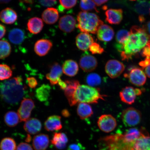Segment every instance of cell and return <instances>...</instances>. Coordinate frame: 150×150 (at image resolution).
I'll return each mask as SVG.
<instances>
[{
	"mask_svg": "<svg viewBox=\"0 0 150 150\" xmlns=\"http://www.w3.org/2000/svg\"><path fill=\"white\" fill-rule=\"evenodd\" d=\"M34 0H20L23 2L27 3H32L33 2Z\"/></svg>",
	"mask_w": 150,
	"mask_h": 150,
	"instance_id": "cell-54",
	"label": "cell"
},
{
	"mask_svg": "<svg viewBox=\"0 0 150 150\" xmlns=\"http://www.w3.org/2000/svg\"><path fill=\"white\" fill-rule=\"evenodd\" d=\"M89 49L93 54H101L104 52V48L97 42H93L90 46Z\"/></svg>",
	"mask_w": 150,
	"mask_h": 150,
	"instance_id": "cell-40",
	"label": "cell"
},
{
	"mask_svg": "<svg viewBox=\"0 0 150 150\" xmlns=\"http://www.w3.org/2000/svg\"><path fill=\"white\" fill-rule=\"evenodd\" d=\"M122 119L127 126L132 127L139 124L142 120V113L134 108H129L124 110L122 114Z\"/></svg>",
	"mask_w": 150,
	"mask_h": 150,
	"instance_id": "cell-6",
	"label": "cell"
},
{
	"mask_svg": "<svg viewBox=\"0 0 150 150\" xmlns=\"http://www.w3.org/2000/svg\"><path fill=\"white\" fill-rule=\"evenodd\" d=\"M127 76L131 83L135 86H143L146 81L145 74L142 69L139 68L131 69Z\"/></svg>",
	"mask_w": 150,
	"mask_h": 150,
	"instance_id": "cell-10",
	"label": "cell"
},
{
	"mask_svg": "<svg viewBox=\"0 0 150 150\" xmlns=\"http://www.w3.org/2000/svg\"><path fill=\"white\" fill-rule=\"evenodd\" d=\"M62 114L65 117H68L70 116V112L68 110L66 109L64 110L62 112Z\"/></svg>",
	"mask_w": 150,
	"mask_h": 150,
	"instance_id": "cell-51",
	"label": "cell"
},
{
	"mask_svg": "<svg viewBox=\"0 0 150 150\" xmlns=\"http://www.w3.org/2000/svg\"><path fill=\"white\" fill-rule=\"evenodd\" d=\"M137 96L135 88L130 86L124 88L120 93L122 102L129 105L134 102Z\"/></svg>",
	"mask_w": 150,
	"mask_h": 150,
	"instance_id": "cell-20",
	"label": "cell"
},
{
	"mask_svg": "<svg viewBox=\"0 0 150 150\" xmlns=\"http://www.w3.org/2000/svg\"><path fill=\"white\" fill-rule=\"evenodd\" d=\"M4 121L6 124L10 127L16 126L21 121L18 113L13 111L8 112L5 114Z\"/></svg>",
	"mask_w": 150,
	"mask_h": 150,
	"instance_id": "cell-32",
	"label": "cell"
},
{
	"mask_svg": "<svg viewBox=\"0 0 150 150\" xmlns=\"http://www.w3.org/2000/svg\"><path fill=\"white\" fill-rule=\"evenodd\" d=\"M86 81L88 86L93 87L100 84L102 80L98 74L96 73H91L86 77Z\"/></svg>",
	"mask_w": 150,
	"mask_h": 150,
	"instance_id": "cell-38",
	"label": "cell"
},
{
	"mask_svg": "<svg viewBox=\"0 0 150 150\" xmlns=\"http://www.w3.org/2000/svg\"><path fill=\"white\" fill-rule=\"evenodd\" d=\"M97 124L101 130L106 133L113 131L117 126V121L113 116L110 114H104L99 117Z\"/></svg>",
	"mask_w": 150,
	"mask_h": 150,
	"instance_id": "cell-8",
	"label": "cell"
},
{
	"mask_svg": "<svg viewBox=\"0 0 150 150\" xmlns=\"http://www.w3.org/2000/svg\"><path fill=\"white\" fill-rule=\"evenodd\" d=\"M97 33L99 40L104 42H110L114 35L113 29L110 26L104 24L99 27Z\"/></svg>",
	"mask_w": 150,
	"mask_h": 150,
	"instance_id": "cell-17",
	"label": "cell"
},
{
	"mask_svg": "<svg viewBox=\"0 0 150 150\" xmlns=\"http://www.w3.org/2000/svg\"><path fill=\"white\" fill-rule=\"evenodd\" d=\"M143 28L150 40V21L145 23L143 26Z\"/></svg>",
	"mask_w": 150,
	"mask_h": 150,
	"instance_id": "cell-46",
	"label": "cell"
},
{
	"mask_svg": "<svg viewBox=\"0 0 150 150\" xmlns=\"http://www.w3.org/2000/svg\"><path fill=\"white\" fill-rule=\"evenodd\" d=\"M50 72L46 74V78L52 85L57 84L62 75V67L59 63H54L50 66Z\"/></svg>",
	"mask_w": 150,
	"mask_h": 150,
	"instance_id": "cell-12",
	"label": "cell"
},
{
	"mask_svg": "<svg viewBox=\"0 0 150 150\" xmlns=\"http://www.w3.org/2000/svg\"><path fill=\"white\" fill-rule=\"evenodd\" d=\"M49 144V137L46 134H38L33 139V146L35 150H46Z\"/></svg>",
	"mask_w": 150,
	"mask_h": 150,
	"instance_id": "cell-21",
	"label": "cell"
},
{
	"mask_svg": "<svg viewBox=\"0 0 150 150\" xmlns=\"http://www.w3.org/2000/svg\"><path fill=\"white\" fill-rule=\"evenodd\" d=\"M57 84L62 89L64 90V91L67 87V84L66 82L65 81H63L61 79L59 80Z\"/></svg>",
	"mask_w": 150,
	"mask_h": 150,
	"instance_id": "cell-49",
	"label": "cell"
},
{
	"mask_svg": "<svg viewBox=\"0 0 150 150\" xmlns=\"http://www.w3.org/2000/svg\"></svg>",
	"mask_w": 150,
	"mask_h": 150,
	"instance_id": "cell-57",
	"label": "cell"
},
{
	"mask_svg": "<svg viewBox=\"0 0 150 150\" xmlns=\"http://www.w3.org/2000/svg\"><path fill=\"white\" fill-rule=\"evenodd\" d=\"M27 80L28 86L31 88H35L38 84L36 79L33 77H28Z\"/></svg>",
	"mask_w": 150,
	"mask_h": 150,
	"instance_id": "cell-41",
	"label": "cell"
},
{
	"mask_svg": "<svg viewBox=\"0 0 150 150\" xmlns=\"http://www.w3.org/2000/svg\"><path fill=\"white\" fill-rule=\"evenodd\" d=\"M69 150H82V147L79 144H73L69 145L68 147Z\"/></svg>",
	"mask_w": 150,
	"mask_h": 150,
	"instance_id": "cell-45",
	"label": "cell"
},
{
	"mask_svg": "<svg viewBox=\"0 0 150 150\" xmlns=\"http://www.w3.org/2000/svg\"><path fill=\"white\" fill-rule=\"evenodd\" d=\"M17 19L18 15L16 11L9 7L3 9L0 13V20L6 24L14 23Z\"/></svg>",
	"mask_w": 150,
	"mask_h": 150,
	"instance_id": "cell-23",
	"label": "cell"
},
{
	"mask_svg": "<svg viewBox=\"0 0 150 150\" xmlns=\"http://www.w3.org/2000/svg\"><path fill=\"white\" fill-rule=\"evenodd\" d=\"M24 129L28 134L34 135L38 134L42 129V124L39 120L35 118H30L26 121Z\"/></svg>",
	"mask_w": 150,
	"mask_h": 150,
	"instance_id": "cell-19",
	"label": "cell"
},
{
	"mask_svg": "<svg viewBox=\"0 0 150 150\" xmlns=\"http://www.w3.org/2000/svg\"><path fill=\"white\" fill-rule=\"evenodd\" d=\"M25 34L23 30L18 28H14L9 33L8 38L10 42L15 45H19L25 39Z\"/></svg>",
	"mask_w": 150,
	"mask_h": 150,
	"instance_id": "cell-28",
	"label": "cell"
},
{
	"mask_svg": "<svg viewBox=\"0 0 150 150\" xmlns=\"http://www.w3.org/2000/svg\"><path fill=\"white\" fill-rule=\"evenodd\" d=\"M142 55L144 57L150 59V40L142 50Z\"/></svg>",
	"mask_w": 150,
	"mask_h": 150,
	"instance_id": "cell-42",
	"label": "cell"
},
{
	"mask_svg": "<svg viewBox=\"0 0 150 150\" xmlns=\"http://www.w3.org/2000/svg\"><path fill=\"white\" fill-rule=\"evenodd\" d=\"M106 144L109 150H150V136L142 128V135L134 142L123 143L114 135L108 137Z\"/></svg>",
	"mask_w": 150,
	"mask_h": 150,
	"instance_id": "cell-3",
	"label": "cell"
},
{
	"mask_svg": "<svg viewBox=\"0 0 150 150\" xmlns=\"http://www.w3.org/2000/svg\"><path fill=\"white\" fill-rule=\"evenodd\" d=\"M16 150H33L30 144L25 142H22L18 146Z\"/></svg>",
	"mask_w": 150,
	"mask_h": 150,
	"instance_id": "cell-44",
	"label": "cell"
},
{
	"mask_svg": "<svg viewBox=\"0 0 150 150\" xmlns=\"http://www.w3.org/2000/svg\"><path fill=\"white\" fill-rule=\"evenodd\" d=\"M93 1L97 6H99L104 4L109 0H93Z\"/></svg>",
	"mask_w": 150,
	"mask_h": 150,
	"instance_id": "cell-50",
	"label": "cell"
},
{
	"mask_svg": "<svg viewBox=\"0 0 150 150\" xmlns=\"http://www.w3.org/2000/svg\"><path fill=\"white\" fill-rule=\"evenodd\" d=\"M51 143L58 149L63 150L66 147L68 139L64 133H55L51 140Z\"/></svg>",
	"mask_w": 150,
	"mask_h": 150,
	"instance_id": "cell-25",
	"label": "cell"
},
{
	"mask_svg": "<svg viewBox=\"0 0 150 150\" xmlns=\"http://www.w3.org/2000/svg\"><path fill=\"white\" fill-rule=\"evenodd\" d=\"M6 28L5 26L0 24V39L3 38L6 33Z\"/></svg>",
	"mask_w": 150,
	"mask_h": 150,
	"instance_id": "cell-48",
	"label": "cell"
},
{
	"mask_svg": "<svg viewBox=\"0 0 150 150\" xmlns=\"http://www.w3.org/2000/svg\"><path fill=\"white\" fill-rule=\"evenodd\" d=\"M74 99L76 104L77 103L95 104L98 103L100 99L104 100L103 96L101 94L98 89L80 84L76 90Z\"/></svg>",
	"mask_w": 150,
	"mask_h": 150,
	"instance_id": "cell-5",
	"label": "cell"
},
{
	"mask_svg": "<svg viewBox=\"0 0 150 150\" xmlns=\"http://www.w3.org/2000/svg\"><path fill=\"white\" fill-rule=\"evenodd\" d=\"M16 143L12 138H3L0 142V150H16Z\"/></svg>",
	"mask_w": 150,
	"mask_h": 150,
	"instance_id": "cell-35",
	"label": "cell"
},
{
	"mask_svg": "<svg viewBox=\"0 0 150 150\" xmlns=\"http://www.w3.org/2000/svg\"><path fill=\"white\" fill-rule=\"evenodd\" d=\"M77 112L79 117L82 120L86 119L91 117L93 114L91 107L85 103H79L77 108Z\"/></svg>",
	"mask_w": 150,
	"mask_h": 150,
	"instance_id": "cell-29",
	"label": "cell"
},
{
	"mask_svg": "<svg viewBox=\"0 0 150 150\" xmlns=\"http://www.w3.org/2000/svg\"><path fill=\"white\" fill-rule=\"evenodd\" d=\"M81 68L86 72H91L96 68L98 65L97 60L93 56L88 54H84L79 61Z\"/></svg>",
	"mask_w": 150,
	"mask_h": 150,
	"instance_id": "cell-11",
	"label": "cell"
},
{
	"mask_svg": "<svg viewBox=\"0 0 150 150\" xmlns=\"http://www.w3.org/2000/svg\"><path fill=\"white\" fill-rule=\"evenodd\" d=\"M106 20L112 24H119L122 21L123 17V12L121 9H110L105 12Z\"/></svg>",
	"mask_w": 150,
	"mask_h": 150,
	"instance_id": "cell-18",
	"label": "cell"
},
{
	"mask_svg": "<svg viewBox=\"0 0 150 150\" xmlns=\"http://www.w3.org/2000/svg\"><path fill=\"white\" fill-rule=\"evenodd\" d=\"M136 94L137 96L140 95L142 94L141 90L138 88H135Z\"/></svg>",
	"mask_w": 150,
	"mask_h": 150,
	"instance_id": "cell-53",
	"label": "cell"
},
{
	"mask_svg": "<svg viewBox=\"0 0 150 150\" xmlns=\"http://www.w3.org/2000/svg\"></svg>",
	"mask_w": 150,
	"mask_h": 150,
	"instance_id": "cell-58",
	"label": "cell"
},
{
	"mask_svg": "<svg viewBox=\"0 0 150 150\" xmlns=\"http://www.w3.org/2000/svg\"><path fill=\"white\" fill-rule=\"evenodd\" d=\"M65 82L67 86L64 91L65 95L70 105L74 106L76 105L74 99V95L77 88L80 85L79 82L76 80H66Z\"/></svg>",
	"mask_w": 150,
	"mask_h": 150,
	"instance_id": "cell-15",
	"label": "cell"
},
{
	"mask_svg": "<svg viewBox=\"0 0 150 150\" xmlns=\"http://www.w3.org/2000/svg\"><path fill=\"white\" fill-rule=\"evenodd\" d=\"M35 107V102L32 99L30 98L23 99L18 110V113L21 121L25 122L30 119L31 112Z\"/></svg>",
	"mask_w": 150,
	"mask_h": 150,
	"instance_id": "cell-9",
	"label": "cell"
},
{
	"mask_svg": "<svg viewBox=\"0 0 150 150\" xmlns=\"http://www.w3.org/2000/svg\"><path fill=\"white\" fill-rule=\"evenodd\" d=\"M139 64L142 68L147 67L150 64V59L145 58V59L140 62Z\"/></svg>",
	"mask_w": 150,
	"mask_h": 150,
	"instance_id": "cell-47",
	"label": "cell"
},
{
	"mask_svg": "<svg viewBox=\"0 0 150 150\" xmlns=\"http://www.w3.org/2000/svg\"><path fill=\"white\" fill-rule=\"evenodd\" d=\"M80 7L82 11L86 12L95 11L99 12L93 0H80Z\"/></svg>",
	"mask_w": 150,
	"mask_h": 150,
	"instance_id": "cell-37",
	"label": "cell"
},
{
	"mask_svg": "<svg viewBox=\"0 0 150 150\" xmlns=\"http://www.w3.org/2000/svg\"><path fill=\"white\" fill-rule=\"evenodd\" d=\"M125 69V65L117 60L110 59L106 63L105 67L106 73L110 78L118 77Z\"/></svg>",
	"mask_w": 150,
	"mask_h": 150,
	"instance_id": "cell-7",
	"label": "cell"
},
{
	"mask_svg": "<svg viewBox=\"0 0 150 150\" xmlns=\"http://www.w3.org/2000/svg\"><path fill=\"white\" fill-rule=\"evenodd\" d=\"M62 67L64 74L71 77L76 76L78 74L79 69L78 63L72 59L66 61Z\"/></svg>",
	"mask_w": 150,
	"mask_h": 150,
	"instance_id": "cell-27",
	"label": "cell"
},
{
	"mask_svg": "<svg viewBox=\"0 0 150 150\" xmlns=\"http://www.w3.org/2000/svg\"><path fill=\"white\" fill-rule=\"evenodd\" d=\"M51 87L47 84H43L35 91V96L41 102L47 100L50 95Z\"/></svg>",
	"mask_w": 150,
	"mask_h": 150,
	"instance_id": "cell-30",
	"label": "cell"
},
{
	"mask_svg": "<svg viewBox=\"0 0 150 150\" xmlns=\"http://www.w3.org/2000/svg\"><path fill=\"white\" fill-rule=\"evenodd\" d=\"M145 72L148 77L150 78V64L146 67Z\"/></svg>",
	"mask_w": 150,
	"mask_h": 150,
	"instance_id": "cell-52",
	"label": "cell"
},
{
	"mask_svg": "<svg viewBox=\"0 0 150 150\" xmlns=\"http://www.w3.org/2000/svg\"><path fill=\"white\" fill-rule=\"evenodd\" d=\"M25 87L20 76L7 80L0 84V96L5 102L15 104L19 102L25 93Z\"/></svg>",
	"mask_w": 150,
	"mask_h": 150,
	"instance_id": "cell-2",
	"label": "cell"
},
{
	"mask_svg": "<svg viewBox=\"0 0 150 150\" xmlns=\"http://www.w3.org/2000/svg\"><path fill=\"white\" fill-rule=\"evenodd\" d=\"M135 11L140 16H143L149 14L150 10V1L147 0H140L134 6Z\"/></svg>",
	"mask_w": 150,
	"mask_h": 150,
	"instance_id": "cell-31",
	"label": "cell"
},
{
	"mask_svg": "<svg viewBox=\"0 0 150 150\" xmlns=\"http://www.w3.org/2000/svg\"><path fill=\"white\" fill-rule=\"evenodd\" d=\"M62 7L64 9H70L76 4L77 0H59Z\"/></svg>",
	"mask_w": 150,
	"mask_h": 150,
	"instance_id": "cell-39",
	"label": "cell"
},
{
	"mask_svg": "<svg viewBox=\"0 0 150 150\" xmlns=\"http://www.w3.org/2000/svg\"><path fill=\"white\" fill-rule=\"evenodd\" d=\"M76 27L82 33L96 34L98 28L104 24L97 15L86 11L80 12L78 15Z\"/></svg>",
	"mask_w": 150,
	"mask_h": 150,
	"instance_id": "cell-4",
	"label": "cell"
},
{
	"mask_svg": "<svg viewBox=\"0 0 150 150\" xmlns=\"http://www.w3.org/2000/svg\"><path fill=\"white\" fill-rule=\"evenodd\" d=\"M149 39L143 28L138 26L131 27L130 35L123 44L121 51L123 60H128L141 51L149 42Z\"/></svg>",
	"mask_w": 150,
	"mask_h": 150,
	"instance_id": "cell-1",
	"label": "cell"
},
{
	"mask_svg": "<svg viewBox=\"0 0 150 150\" xmlns=\"http://www.w3.org/2000/svg\"><path fill=\"white\" fill-rule=\"evenodd\" d=\"M52 46V43L50 40L41 39L35 42L34 49L37 55L42 57L47 54Z\"/></svg>",
	"mask_w": 150,
	"mask_h": 150,
	"instance_id": "cell-16",
	"label": "cell"
},
{
	"mask_svg": "<svg viewBox=\"0 0 150 150\" xmlns=\"http://www.w3.org/2000/svg\"><path fill=\"white\" fill-rule=\"evenodd\" d=\"M45 130L48 131H59L62 128L60 116L53 115L49 117L44 123Z\"/></svg>",
	"mask_w": 150,
	"mask_h": 150,
	"instance_id": "cell-22",
	"label": "cell"
},
{
	"mask_svg": "<svg viewBox=\"0 0 150 150\" xmlns=\"http://www.w3.org/2000/svg\"><path fill=\"white\" fill-rule=\"evenodd\" d=\"M59 15L57 9L49 7L45 10L42 14V20L45 23L52 24L56 23L59 19Z\"/></svg>",
	"mask_w": 150,
	"mask_h": 150,
	"instance_id": "cell-24",
	"label": "cell"
},
{
	"mask_svg": "<svg viewBox=\"0 0 150 150\" xmlns=\"http://www.w3.org/2000/svg\"><path fill=\"white\" fill-rule=\"evenodd\" d=\"M76 24L75 18L71 15H65L61 17L59 22V27L61 31L67 33L74 30Z\"/></svg>",
	"mask_w": 150,
	"mask_h": 150,
	"instance_id": "cell-14",
	"label": "cell"
},
{
	"mask_svg": "<svg viewBox=\"0 0 150 150\" xmlns=\"http://www.w3.org/2000/svg\"><path fill=\"white\" fill-rule=\"evenodd\" d=\"M11 0H0V4H6L10 2Z\"/></svg>",
	"mask_w": 150,
	"mask_h": 150,
	"instance_id": "cell-55",
	"label": "cell"
},
{
	"mask_svg": "<svg viewBox=\"0 0 150 150\" xmlns=\"http://www.w3.org/2000/svg\"><path fill=\"white\" fill-rule=\"evenodd\" d=\"M27 28L30 33L36 35L40 32L44 27L42 21L40 18L34 17L28 21Z\"/></svg>",
	"mask_w": 150,
	"mask_h": 150,
	"instance_id": "cell-26",
	"label": "cell"
},
{
	"mask_svg": "<svg viewBox=\"0 0 150 150\" xmlns=\"http://www.w3.org/2000/svg\"><path fill=\"white\" fill-rule=\"evenodd\" d=\"M130 1H137V0H130Z\"/></svg>",
	"mask_w": 150,
	"mask_h": 150,
	"instance_id": "cell-56",
	"label": "cell"
},
{
	"mask_svg": "<svg viewBox=\"0 0 150 150\" xmlns=\"http://www.w3.org/2000/svg\"><path fill=\"white\" fill-rule=\"evenodd\" d=\"M12 69L8 65L0 64V80H7L12 76Z\"/></svg>",
	"mask_w": 150,
	"mask_h": 150,
	"instance_id": "cell-36",
	"label": "cell"
},
{
	"mask_svg": "<svg viewBox=\"0 0 150 150\" xmlns=\"http://www.w3.org/2000/svg\"><path fill=\"white\" fill-rule=\"evenodd\" d=\"M93 42V37L88 33H81L76 37V45L80 50L82 51H87Z\"/></svg>",
	"mask_w": 150,
	"mask_h": 150,
	"instance_id": "cell-13",
	"label": "cell"
},
{
	"mask_svg": "<svg viewBox=\"0 0 150 150\" xmlns=\"http://www.w3.org/2000/svg\"><path fill=\"white\" fill-rule=\"evenodd\" d=\"M12 48L9 42L5 40H0V59H4L10 55Z\"/></svg>",
	"mask_w": 150,
	"mask_h": 150,
	"instance_id": "cell-34",
	"label": "cell"
},
{
	"mask_svg": "<svg viewBox=\"0 0 150 150\" xmlns=\"http://www.w3.org/2000/svg\"><path fill=\"white\" fill-rule=\"evenodd\" d=\"M130 35V32L125 29H122L118 31L116 35V40L117 42L116 47L118 51H121L122 46Z\"/></svg>",
	"mask_w": 150,
	"mask_h": 150,
	"instance_id": "cell-33",
	"label": "cell"
},
{
	"mask_svg": "<svg viewBox=\"0 0 150 150\" xmlns=\"http://www.w3.org/2000/svg\"><path fill=\"white\" fill-rule=\"evenodd\" d=\"M57 0H39V2L43 6L51 7L55 5Z\"/></svg>",
	"mask_w": 150,
	"mask_h": 150,
	"instance_id": "cell-43",
	"label": "cell"
}]
</instances>
